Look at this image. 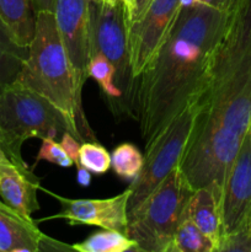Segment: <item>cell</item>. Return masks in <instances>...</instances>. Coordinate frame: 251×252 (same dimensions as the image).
Wrapping results in <instances>:
<instances>
[{"label":"cell","instance_id":"cb8c5ba5","mask_svg":"<svg viewBox=\"0 0 251 252\" xmlns=\"http://www.w3.org/2000/svg\"><path fill=\"white\" fill-rule=\"evenodd\" d=\"M61 144L62 147L64 148V150L66 152V154L73 159L74 165L79 164V148H80L81 144L75 137H74L71 133L65 132L63 135H62V139H61Z\"/></svg>","mask_w":251,"mask_h":252},{"label":"cell","instance_id":"30bf717a","mask_svg":"<svg viewBox=\"0 0 251 252\" xmlns=\"http://www.w3.org/2000/svg\"><path fill=\"white\" fill-rule=\"evenodd\" d=\"M221 238L251 225V135L248 130L221 189Z\"/></svg>","mask_w":251,"mask_h":252},{"label":"cell","instance_id":"83f0119b","mask_svg":"<svg viewBox=\"0 0 251 252\" xmlns=\"http://www.w3.org/2000/svg\"><path fill=\"white\" fill-rule=\"evenodd\" d=\"M150 1H152V0H134V7H133V12H132V16H130L129 22L139 19V17L143 15V12L145 11V9L148 7V5H149Z\"/></svg>","mask_w":251,"mask_h":252},{"label":"cell","instance_id":"277c9868","mask_svg":"<svg viewBox=\"0 0 251 252\" xmlns=\"http://www.w3.org/2000/svg\"><path fill=\"white\" fill-rule=\"evenodd\" d=\"M65 132L71 133L65 116L36 91L16 81L0 93V145L10 159L26 164L21 148L27 139H58Z\"/></svg>","mask_w":251,"mask_h":252},{"label":"cell","instance_id":"8992f818","mask_svg":"<svg viewBox=\"0 0 251 252\" xmlns=\"http://www.w3.org/2000/svg\"><path fill=\"white\" fill-rule=\"evenodd\" d=\"M89 12L91 56L101 53L111 62L115 68L116 86L122 93L129 116L133 117L137 79L130 63L127 7L121 0L89 1Z\"/></svg>","mask_w":251,"mask_h":252},{"label":"cell","instance_id":"3957f363","mask_svg":"<svg viewBox=\"0 0 251 252\" xmlns=\"http://www.w3.org/2000/svg\"><path fill=\"white\" fill-rule=\"evenodd\" d=\"M17 81L56 106L65 116L71 133L79 142H95L53 12L36 14L33 38Z\"/></svg>","mask_w":251,"mask_h":252},{"label":"cell","instance_id":"7c38bea8","mask_svg":"<svg viewBox=\"0 0 251 252\" xmlns=\"http://www.w3.org/2000/svg\"><path fill=\"white\" fill-rule=\"evenodd\" d=\"M41 189L39 179L32 174L26 164L10 159L0 145V197L2 202L32 219V213L39 209L37 191Z\"/></svg>","mask_w":251,"mask_h":252},{"label":"cell","instance_id":"f1b7e54d","mask_svg":"<svg viewBox=\"0 0 251 252\" xmlns=\"http://www.w3.org/2000/svg\"><path fill=\"white\" fill-rule=\"evenodd\" d=\"M121 1H122L123 4L126 5V7H127L128 17H129L130 20V16H132V12H133V7H134V0H121Z\"/></svg>","mask_w":251,"mask_h":252},{"label":"cell","instance_id":"52a82bcc","mask_svg":"<svg viewBox=\"0 0 251 252\" xmlns=\"http://www.w3.org/2000/svg\"><path fill=\"white\" fill-rule=\"evenodd\" d=\"M199 112V98L189 103L172 122L145 148L144 164L139 175L129 185L128 213L143 203L152 192L180 166L191 140Z\"/></svg>","mask_w":251,"mask_h":252},{"label":"cell","instance_id":"ac0fdd59","mask_svg":"<svg viewBox=\"0 0 251 252\" xmlns=\"http://www.w3.org/2000/svg\"><path fill=\"white\" fill-rule=\"evenodd\" d=\"M73 251L78 252H128L137 251V244L125 233L110 229H102L90 236L71 245Z\"/></svg>","mask_w":251,"mask_h":252},{"label":"cell","instance_id":"4fadbf2b","mask_svg":"<svg viewBox=\"0 0 251 252\" xmlns=\"http://www.w3.org/2000/svg\"><path fill=\"white\" fill-rule=\"evenodd\" d=\"M47 238L36 220L25 218L0 201V252L43 251Z\"/></svg>","mask_w":251,"mask_h":252},{"label":"cell","instance_id":"44dd1931","mask_svg":"<svg viewBox=\"0 0 251 252\" xmlns=\"http://www.w3.org/2000/svg\"><path fill=\"white\" fill-rule=\"evenodd\" d=\"M79 161L91 174L103 175L111 167V154L101 144L84 142L79 148Z\"/></svg>","mask_w":251,"mask_h":252},{"label":"cell","instance_id":"9c48e42d","mask_svg":"<svg viewBox=\"0 0 251 252\" xmlns=\"http://www.w3.org/2000/svg\"><path fill=\"white\" fill-rule=\"evenodd\" d=\"M90 0H57L54 20L59 37L70 62L79 91L88 80V66L91 57Z\"/></svg>","mask_w":251,"mask_h":252},{"label":"cell","instance_id":"484cf974","mask_svg":"<svg viewBox=\"0 0 251 252\" xmlns=\"http://www.w3.org/2000/svg\"><path fill=\"white\" fill-rule=\"evenodd\" d=\"M30 1L33 7L34 14L42 11L54 12V9H56L57 0H30Z\"/></svg>","mask_w":251,"mask_h":252},{"label":"cell","instance_id":"d6986e66","mask_svg":"<svg viewBox=\"0 0 251 252\" xmlns=\"http://www.w3.org/2000/svg\"><path fill=\"white\" fill-rule=\"evenodd\" d=\"M169 252H216V246L197 228L186 212L177 228Z\"/></svg>","mask_w":251,"mask_h":252},{"label":"cell","instance_id":"ffe728a7","mask_svg":"<svg viewBox=\"0 0 251 252\" xmlns=\"http://www.w3.org/2000/svg\"><path fill=\"white\" fill-rule=\"evenodd\" d=\"M144 164V155L135 145L123 143L111 154V167L118 177L133 181L139 175Z\"/></svg>","mask_w":251,"mask_h":252},{"label":"cell","instance_id":"6da1fadb","mask_svg":"<svg viewBox=\"0 0 251 252\" xmlns=\"http://www.w3.org/2000/svg\"><path fill=\"white\" fill-rule=\"evenodd\" d=\"M250 121L251 0H239L212 53L198 116L180 162L193 191L208 187L220 199Z\"/></svg>","mask_w":251,"mask_h":252},{"label":"cell","instance_id":"e0dca14e","mask_svg":"<svg viewBox=\"0 0 251 252\" xmlns=\"http://www.w3.org/2000/svg\"><path fill=\"white\" fill-rule=\"evenodd\" d=\"M29 54V47L15 41L7 27L0 20V93L16 83Z\"/></svg>","mask_w":251,"mask_h":252},{"label":"cell","instance_id":"7a4b0ae2","mask_svg":"<svg viewBox=\"0 0 251 252\" xmlns=\"http://www.w3.org/2000/svg\"><path fill=\"white\" fill-rule=\"evenodd\" d=\"M228 17V11L202 2L181 6L161 48L135 81L133 117L145 148L202 95Z\"/></svg>","mask_w":251,"mask_h":252},{"label":"cell","instance_id":"2e32d148","mask_svg":"<svg viewBox=\"0 0 251 252\" xmlns=\"http://www.w3.org/2000/svg\"><path fill=\"white\" fill-rule=\"evenodd\" d=\"M89 78H93L100 86L115 116H129L125 98L115 83V68L101 53L91 56L88 66Z\"/></svg>","mask_w":251,"mask_h":252},{"label":"cell","instance_id":"603a6c76","mask_svg":"<svg viewBox=\"0 0 251 252\" xmlns=\"http://www.w3.org/2000/svg\"><path fill=\"white\" fill-rule=\"evenodd\" d=\"M217 252H251V225L221 238Z\"/></svg>","mask_w":251,"mask_h":252},{"label":"cell","instance_id":"5bb4252c","mask_svg":"<svg viewBox=\"0 0 251 252\" xmlns=\"http://www.w3.org/2000/svg\"><path fill=\"white\" fill-rule=\"evenodd\" d=\"M219 197L213 189L201 187L194 189L187 204V214L197 228L213 243L216 252L221 240V218Z\"/></svg>","mask_w":251,"mask_h":252},{"label":"cell","instance_id":"7402d4cb","mask_svg":"<svg viewBox=\"0 0 251 252\" xmlns=\"http://www.w3.org/2000/svg\"><path fill=\"white\" fill-rule=\"evenodd\" d=\"M42 160H46V161L61 167H70L74 165L73 159L66 154L61 143H58L57 139H53V138H43L42 139L41 148L36 155L33 167H36L37 164Z\"/></svg>","mask_w":251,"mask_h":252},{"label":"cell","instance_id":"d4e9b609","mask_svg":"<svg viewBox=\"0 0 251 252\" xmlns=\"http://www.w3.org/2000/svg\"><path fill=\"white\" fill-rule=\"evenodd\" d=\"M199 2L230 12L234 9V6L238 4L239 0H199Z\"/></svg>","mask_w":251,"mask_h":252},{"label":"cell","instance_id":"8fae6325","mask_svg":"<svg viewBox=\"0 0 251 252\" xmlns=\"http://www.w3.org/2000/svg\"><path fill=\"white\" fill-rule=\"evenodd\" d=\"M51 196L58 199L61 211L57 214L39 220L64 219L69 225H88L101 229H110L125 233L128 224V199L130 191L128 187L126 191L110 198L97 199H70L64 198L48 192Z\"/></svg>","mask_w":251,"mask_h":252},{"label":"cell","instance_id":"9a60e30c","mask_svg":"<svg viewBox=\"0 0 251 252\" xmlns=\"http://www.w3.org/2000/svg\"><path fill=\"white\" fill-rule=\"evenodd\" d=\"M0 20L17 43L29 47L36 27V14L30 0H0Z\"/></svg>","mask_w":251,"mask_h":252},{"label":"cell","instance_id":"ba28073f","mask_svg":"<svg viewBox=\"0 0 251 252\" xmlns=\"http://www.w3.org/2000/svg\"><path fill=\"white\" fill-rule=\"evenodd\" d=\"M181 0H152L139 19L128 25L130 63L135 79L150 65L169 36Z\"/></svg>","mask_w":251,"mask_h":252},{"label":"cell","instance_id":"f546056e","mask_svg":"<svg viewBox=\"0 0 251 252\" xmlns=\"http://www.w3.org/2000/svg\"><path fill=\"white\" fill-rule=\"evenodd\" d=\"M249 132H250V135H251V121H250V127H249Z\"/></svg>","mask_w":251,"mask_h":252},{"label":"cell","instance_id":"4316f807","mask_svg":"<svg viewBox=\"0 0 251 252\" xmlns=\"http://www.w3.org/2000/svg\"><path fill=\"white\" fill-rule=\"evenodd\" d=\"M76 166V181L81 187H89L91 185V172L79 162Z\"/></svg>","mask_w":251,"mask_h":252},{"label":"cell","instance_id":"5b68a950","mask_svg":"<svg viewBox=\"0 0 251 252\" xmlns=\"http://www.w3.org/2000/svg\"><path fill=\"white\" fill-rule=\"evenodd\" d=\"M193 189L180 166L128 213L125 234L137 244L138 252H169L177 228L186 213Z\"/></svg>","mask_w":251,"mask_h":252},{"label":"cell","instance_id":"4dcf8cb0","mask_svg":"<svg viewBox=\"0 0 251 252\" xmlns=\"http://www.w3.org/2000/svg\"><path fill=\"white\" fill-rule=\"evenodd\" d=\"M90 1H101V0H90Z\"/></svg>","mask_w":251,"mask_h":252}]
</instances>
